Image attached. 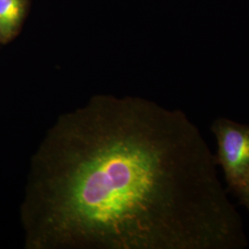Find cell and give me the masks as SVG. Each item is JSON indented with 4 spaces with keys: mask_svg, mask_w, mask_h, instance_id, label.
I'll use <instances>...</instances> for the list:
<instances>
[{
    "mask_svg": "<svg viewBox=\"0 0 249 249\" xmlns=\"http://www.w3.org/2000/svg\"><path fill=\"white\" fill-rule=\"evenodd\" d=\"M187 116L96 96L56 120L21 207L29 249H238L239 214Z\"/></svg>",
    "mask_w": 249,
    "mask_h": 249,
    "instance_id": "obj_1",
    "label": "cell"
},
{
    "mask_svg": "<svg viewBox=\"0 0 249 249\" xmlns=\"http://www.w3.org/2000/svg\"><path fill=\"white\" fill-rule=\"evenodd\" d=\"M212 129L218 145L217 162L238 195L249 181V125L221 118Z\"/></svg>",
    "mask_w": 249,
    "mask_h": 249,
    "instance_id": "obj_2",
    "label": "cell"
},
{
    "mask_svg": "<svg viewBox=\"0 0 249 249\" xmlns=\"http://www.w3.org/2000/svg\"><path fill=\"white\" fill-rule=\"evenodd\" d=\"M26 0H0V43L17 35L24 18Z\"/></svg>",
    "mask_w": 249,
    "mask_h": 249,
    "instance_id": "obj_3",
    "label": "cell"
},
{
    "mask_svg": "<svg viewBox=\"0 0 249 249\" xmlns=\"http://www.w3.org/2000/svg\"><path fill=\"white\" fill-rule=\"evenodd\" d=\"M238 196H240L242 202L246 205L249 210V181L247 186L244 187V189L238 194Z\"/></svg>",
    "mask_w": 249,
    "mask_h": 249,
    "instance_id": "obj_4",
    "label": "cell"
}]
</instances>
